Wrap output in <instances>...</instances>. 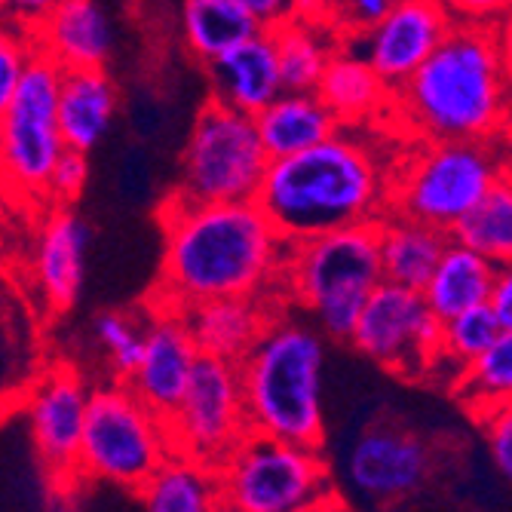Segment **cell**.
Listing matches in <instances>:
<instances>
[{
  "label": "cell",
  "mask_w": 512,
  "mask_h": 512,
  "mask_svg": "<svg viewBox=\"0 0 512 512\" xmlns=\"http://www.w3.org/2000/svg\"><path fill=\"white\" fill-rule=\"evenodd\" d=\"M488 304L497 313L503 329H512V264H500L497 267Z\"/></svg>",
  "instance_id": "39"
},
{
  "label": "cell",
  "mask_w": 512,
  "mask_h": 512,
  "mask_svg": "<svg viewBox=\"0 0 512 512\" xmlns=\"http://www.w3.org/2000/svg\"><path fill=\"white\" fill-rule=\"evenodd\" d=\"M454 22L445 0H399L365 31L341 37V46L362 56L390 89H396L436 50Z\"/></svg>",
  "instance_id": "15"
},
{
  "label": "cell",
  "mask_w": 512,
  "mask_h": 512,
  "mask_svg": "<svg viewBox=\"0 0 512 512\" xmlns=\"http://www.w3.org/2000/svg\"><path fill=\"white\" fill-rule=\"evenodd\" d=\"M344 473L359 500L390 506L414 497L430 482L433 451L414 430L393 421H378L353 439Z\"/></svg>",
  "instance_id": "14"
},
{
  "label": "cell",
  "mask_w": 512,
  "mask_h": 512,
  "mask_svg": "<svg viewBox=\"0 0 512 512\" xmlns=\"http://www.w3.org/2000/svg\"><path fill=\"white\" fill-rule=\"evenodd\" d=\"M393 4H399V0H335L332 28L338 31V37L359 34L371 22H378Z\"/></svg>",
  "instance_id": "37"
},
{
  "label": "cell",
  "mask_w": 512,
  "mask_h": 512,
  "mask_svg": "<svg viewBox=\"0 0 512 512\" xmlns=\"http://www.w3.org/2000/svg\"><path fill=\"white\" fill-rule=\"evenodd\" d=\"M500 329L503 325L488 301L454 313L442 322V362H451L460 371L500 335Z\"/></svg>",
  "instance_id": "32"
},
{
  "label": "cell",
  "mask_w": 512,
  "mask_h": 512,
  "mask_svg": "<svg viewBox=\"0 0 512 512\" xmlns=\"http://www.w3.org/2000/svg\"><path fill=\"white\" fill-rule=\"evenodd\" d=\"M264 28L237 0H184L181 4V37L197 62H212L230 46L243 43Z\"/></svg>",
  "instance_id": "28"
},
{
  "label": "cell",
  "mask_w": 512,
  "mask_h": 512,
  "mask_svg": "<svg viewBox=\"0 0 512 512\" xmlns=\"http://www.w3.org/2000/svg\"><path fill=\"white\" fill-rule=\"evenodd\" d=\"M313 92L341 126H368L371 120H381L390 102V86L362 56L341 43L332 59L325 62Z\"/></svg>",
  "instance_id": "23"
},
{
  "label": "cell",
  "mask_w": 512,
  "mask_h": 512,
  "mask_svg": "<svg viewBox=\"0 0 512 512\" xmlns=\"http://www.w3.org/2000/svg\"><path fill=\"white\" fill-rule=\"evenodd\" d=\"M500 178L485 142H424L390 169L387 212L451 230Z\"/></svg>",
  "instance_id": "9"
},
{
  "label": "cell",
  "mask_w": 512,
  "mask_h": 512,
  "mask_svg": "<svg viewBox=\"0 0 512 512\" xmlns=\"http://www.w3.org/2000/svg\"><path fill=\"white\" fill-rule=\"evenodd\" d=\"M276 43V62L283 89H316L325 62L338 50V31L332 25H313L289 16L270 28Z\"/></svg>",
  "instance_id": "29"
},
{
  "label": "cell",
  "mask_w": 512,
  "mask_h": 512,
  "mask_svg": "<svg viewBox=\"0 0 512 512\" xmlns=\"http://www.w3.org/2000/svg\"><path fill=\"white\" fill-rule=\"evenodd\" d=\"M28 261V286L43 316H65L77 307L86 286L89 224L71 206H43Z\"/></svg>",
  "instance_id": "16"
},
{
  "label": "cell",
  "mask_w": 512,
  "mask_h": 512,
  "mask_svg": "<svg viewBox=\"0 0 512 512\" xmlns=\"http://www.w3.org/2000/svg\"><path fill=\"white\" fill-rule=\"evenodd\" d=\"M166 430L172 451L221 467L249 433L237 362L200 353L188 387L166 417Z\"/></svg>",
  "instance_id": "12"
},
{
  "label": "cell",
  "mask_w": 512,
  "mask_h": 512,
  "mask_svg": "<svg viewBox=\"0 0 512 512\" xmlns=\"http://www.w3.org/2000/svg\"><path fill=\"white\" fill-rule=\"evenodd\" d=\"M347 344L399 378H424L442 362V319L417 289L381 279L365 298Z\"/></svg>",
  "instance_id": "11"
},
{
  "label": "cell",
  "mask_w": 512,
  "mask_h": 512,
  "mask_svg": "<svg viewBox=\"0 0 512 512\" xmlns=\"http://www.w3.org/2000/svg\"><path fill=\"white\" fill-rule=\"evenodd\" d=\"M34 56V37L28 28L0 16V111L10 102L22 68Z\"/></svg>",
  "instance_id": "34"
},
{
  "label": "cell",
  "mask_w": 512,
  "mask_h": 512,
  "mask_svg": "<svg viewBox=\"0 0 512 512\" xmlns=\"http://www.w3.org/2000/svg\"><path fill=\"white\" fill-rule=\"evenodd\" d=\"M445 7L454 13V19L497 22L506 10H512V0H445Z\"/></svg>",
  "instance_id": "38"
},
{
  "label": "cell",
  "mask_w": 512,
  "mask_h": 512,
  "mask_svg": "<svg viewBox=\"0 0 512 512\" xmlns=\"http://www.w3.org/2000/svg\"><path fill=\"white\" fill-rule=\"evenodd\" d=\"M448 240V230L396 212H384L378 218V252L384 279L421 292L433 267L439 264Z\"/></svg>",
  "instance_id": "26"
},
{
  "label": "cell",
  "mask_w": 512,
  "mask_h": 512,
  "mask_svg": "<svg viewBox=\"0 0 512 512\" xmlns=\"http://www.w3.org/2000/svg\"><path fill=\"white\" fill-rule=\"evenodd\" d=\"M237 368L252 433L322 448L325 341L316 325L279 310Z\"/></svg>",
  "instance_id": "4"
},
{
  "label": "cell",
  "mask_w": 512,
  "mask_h": 512,
  "mask_svg": "<svg viewBox=\"0 0 512 512\" xmlns=\"http://www.w3.org/2000/svg\"><path fill=\"white\" fill-rule=\"evenodd\" d=\"M448 237L485 255L488 261L512 264V178H497L482 200L463 215Z\"/></svg>",
  "instance_id": "30"
},
{
  "label": "cell",
  "mask_w": 512,
  "mask_h": 512,
  "mask_svg": "<svg viewBox=\"0 0 512 512\" xmlns=\"http://www.w3.org/2000/svg\"><path fill=\"white\" fill-rule=\"evenodd\" d=\"M206 77L215 102L255 117L264 105H270L283 92V77H279L276 43L270 28H258L243 43L230 46L227 53L206 62Z\"/></svg>",
  "instance_id": "21"
},
{
  "label": "cell",
  "mask_w": 512,
  "mask_h": 512,
  "mask_svg": "<svg viewBox=\"0 0 512 512\" xmlns=\"http://www.w3.org/2000/svg\"><path fill=\"white\" fill-rule=\"evenodd\" d=\"M92 338L105 350L117 381H126L138 359H142V347H145V329H138L135 319L117 310H105L92 319Z\"/></svg>",
  "instance_id": "33"
},
{
  "label": "cell",
  "mask_w": 512,
  "mask_h": 512,
  "mask_svg": "<svg viewBox=\"0 0 512 512\" xmlns=\"http://www.w3.org/2000/svg\"><path fill=\"white\" fill-rule=\"evenodd\" d=\"M0 200H7V197H4V191H0ZM0 224H4V203H0Z\"/></svg>",
  "instance_id": "44"
},
{
  "label": "cell",
  "mask_w": 512,
  "mask_h": 512,
  "mask_svg": "<svg viewBox=\"0 0 512 512\" xmlns=\"http://www.w3.org/2000/svg\"><path fill=\"white\" fill-rule=\"evenodd\" d=\"M454 390L467 399L470 411L512 399V329H500L473 362L457 371Z\"/></svg>",
  "instance_id": "31"
},
{
  "label": "cell",
  "mask_w": 512,
  "mask_h": 512,
  "mask_svg": "<svg viewBox=\"0 0 512 512\" xmlns=\"http://www.w3.org/2000/svg\"><path fill=\"white\" fill-rule=\"evenodd\" d=\"M292 16L313 25H332L335 0H292Z\"/></svg>",
  "instance_id": "42"
},
{
  "label": "cell",
  "mask_w": 512,
  "mask_h": 512,
  "mask_svg": "<svg viewBox=\"0 0 512 512\" xmlns=\"http://www.w3.org/2000/svg\"><path fill=\"white\" fill-rule=\"evenodd\" d=\"M172 451L166 417L151 411L126 381L89 387L77 476L123 491L142 485Z\"/></svg>",
  "instance_id": "8"
},
{
  "label": "cell",
  "mask_w": 512,
  "mask_h": 512,
  "mask_svg": "<svg viewBox=\"0 0 512 512\" xmlns=\"http://www.w3.org/2000/svg\"><path fill=\"white\" fill-rule=\"evenodd\" d=\"M494 273H497L494 261H488L485 255H479L470 246L448 240L439 264L433 267L430 279L421 289V295H424L427 307L445 322L460 310L485 304L491 298Z\"/></svg>",
  "instance_id": "27"
},
{
  "label": "cell",
  "mask_w": 512,
  "mask_h": 512,
  "mask_svg": "<svg viewBox=\"0 0 512 512\" xmlns=\"http://www.w3.org/2000/svg\"><path fill=\"white\" fill-rule=\"evenodd\" d=\"M117 86L105 68H74L62 74L56 123L65 148L89 154L102 145L117 117Z\"/></svg>",
  "instance_id": "22"
},
{
  "label": "cell",
  "mask_w": 512,
  "mask_h": 512,
  "mask_svg": "<svg viewBox=\"0 0 512 512\" xmlns=\"http://www.w3.org/2000/svg\"><path fill=\"white\" fill-rule=\"evenodd\" d=\"M270 154L252 114L209 99L178 157L181 178L175 194L197 203H240L255 200Z\"/></svg>",
  "instance_id": "10"
},
{
  "label": "cell",
  "mask_w": 512,
  "mask_h": 512,
  "mask_svg": "<svg viewBox=\"0 0 512 512\" xmlns=\"http://www.w3.org/2000/svg\"><path fill=\"white\" fill-rule=\"evenodd\" d=\"M62 74L56 59L34 50L0 111V191L7 200L46 206L50 172L65 151L56 123Z\"/></svg>",
  "instance_id": "7"
},
{
  "label": "cell",
  "mask_w": 512,
  "mask_h": 512,
  "mask_svg": "<svg viewBox=\"0 0 512 512\" xmlns=\"http://www.w3.org/2000/svg\"><path fill=\"white\" fill-rule=\"evenodd\" d=\"M197 359L200 350L181 310L151 304V325L145 329L142 359H138L126 384L151 411L169 417L191 381Z\"/></svg>",
  "instance_id": "17"
},
{
  "label": "cell",
  "mask_w": 512,
  "mask_h": 512,
  "mask_svg": "<svg viewBox=\"0 0 512 512\" xmlns=\"http://www.w3.org/2000/svg\"><path fill=\"white\" fill-rule=\"evenodd\" d=\"M89 384L65 359H46L40 375L28 387L22 408L28 417V433L40 470L53 479L56 488L80 482L77 454L83 439Z\"/></svg>",
  "instance_id": "13"
},
{
  "label": "cell",
  "mask_w": 512,
  "mask_h": 512,
  "mask_svg": "<svg viewBox=\"0 0 512 512\" xmlns=\"http://www.w3.org/2000/svg\"><path fill=\"white\" fill-rule=\"evenodd\" d=\"M390 169L362 126H338L319 145L276 157L258 188V206L286 240L310 237L387 212Z\"/></svg>",
  "instance_id": "3"
},
{
  "label": "cell",
  "mask_w": 512,
  "mask_h": 512,
  "mask_svg": "<svg viewBox=\"0 0 512 512\" xmlns=\"http://www.w3.org/2000/svg\"><path fill=\"white\" fill-rule=\"evenodd\" d=\"M381 279L378 221H359L289 240L276 295L307 310L322 338L347 344L365 298Z\"/></svg>",
  "instance_id": "5"
},
{
  "label": "cell",
  "mask_w": 512,
  "mask_h": 512,
  "mask_svg": "<svg viewBox=\"0 0 512 512\" xmlns=\"http://www.w3.org/2000/svg\"><path fill=\"white\" fill-rule=\"evenodd\" d=\"M163 230L160 283L151 304L181 310L227 295H276L286 237L258 200L197 203L169 194L157 212Z\"/></svg>",
  "instance_id": "1"
},
{
  "label": "cell",
  "mask_w": 512,
  "mask_h": 512,
  "mask_svg": "<svg viewBox=\"0 0 512 512\" xmlns=\"http://www.w3.org/2000/svg\"><path fill=\"white\" fill-rule=\"evenodd\" d=\"M34 50L65 71L105 68L114 53V22L99 0H59L34 28Z\"/></svg>",
  "instance_id": "20"
},
{
  "label": "cell",
  "mask_w": 512,
  "mask_h": 512,
  "mask_svg": "<svg viewBox=\"0 0 512 512\" xmlns=\"http://www.w3.org/2000/svg\"><path fill=\"white\" fill-rule=\"evenodd\" d=\"M237 4L252 13L264 28H273L292 16V0H237Z\"/></svg>",
  "instance_id": "41"
},
{
  "label": "cell",
  "mask_w": 512,
  "mask_h": 512,
  "mask_svg": "<svg viewBox=\"0 0 512 512\" xmlns=\"http://www.w3.org/2000/svg\"><path fill=\"white\" fill-rule=\"evenodd\" d=\"M135 497L151 512H212L221 509L218 467L191 454L169 451L157 470L135 488Z\"/></svg>",
  "instance_id": "25"
},
{
  "label": "cell",
  "mask_w": 512,
  "mask_h": 512,
  "mask_svg": "<svg viewBox=\"0 0 512 512\" xmlns=\"http://www.w3.org/2000/svg\"><path fill=\"white\" fill-rule=\"evenodd\" d=\"M59 4V0H7V7H4V16L13 19L16 25L22 28H34L46 13H50L53 7Z\"/></svg>",
  "instance_id": "40"
},
{
  "label": "cell",
  "mask_w": 512,
  "mask_h": 512,
  "mask_svg": "<svg viewBox=\"0 0 512 512\" xmlns=\"http://www.w3.org/2000/svg\"><path fill=\"white\" fill-rule=\"evenodd\" d=\"M221 509L237 512H307L341 506L329 463L313 445L264 433H246L218 467Z\"/></svg>",
  "instance_id": "6"
},
{
  "label": "cell",
  "mask_w": 512,
  "mask_h": 512,
  "mask_svg": "<svg viewBox=\"0 0 512 512\" xmlns=\"http://www.w3.org/2000/svg\"><path fill=\"white\" fill-rule=\"evenodd\" d=\"M89 181V160L83 151L65 148L50 172V188H46V206H74Z\"/></svg>",
  "instance_id": "36"
},
{
  "label": "cell",
  "mask_w": 512,
  "mask_h": 512,
  "mask_svg": "<svg viewBox=\"0 0 512 512\" xmlns=\"http://www.w3.org/2000/svg\"><path fill=\"white\" fill-rule=\"evenodd\" d=\"M494 37H497V53H500V65H503L506 83L512 86V10H506L494 22Z\"/></svg>",
  "instance_id": "43"
},
{
  "label": "cell",
  "mask_w": 512,
  "mask_h": 512,
  "mask_svg": "<svg viewBox=\"0 0 512 512\" xmlns=\"http://www.w3.org/2000/svg\"><path fill=\"white\" fill-rule=\"evenodd\" d=\"M470 414L476 417L482 433H485L494 470L512 485V399L476 408Z\"/></svg>",
  "instance_id": "35"
},
{
  "label": "cell",
  "mask_w": 512,
  "mask_h": 512,
  "mask_svg": "<svg viewBox=\"0 0 512 512\" xmlns=\"http://www.w3.org/2000/svg\"><path fill=\"white\" fill-rule=\"evenodd\" d=\"M255 126L264 151L276 160L319 145L322 138L338 132L341 123L313 89H283L255 114Z\"/></svg>",
  "instance_id": "24"
},
{
  "label": "cell",
  "mask_w": 512,
  "mask_h": 512,
  "mask_svg": "<svg viewBox=\"0 0 512 512\" xmlns=\"http://www.w3.org/2000/svg\"><path fill=\"white\" fill-rule=\"evenodd\" d=\"M509 92L494 22L457 19L411 77L390 89L384 117L424 142H488L509 117Z\"/></svg>",
  "instance_id": "2"
},
{
  "label": "cell",
  "mask_w": 512,
  "mask_h": 512,
  "mask_svg": "<svg viewBox=\"0 0 512 512\" xmlns=\"http://www.w3.org/2000/svg\"><path fill=\"white\" fill-rule=\"evenodd\" d=\"M4 7H7V0H0V16H4Z\"/></svg>",
  "instance_id": "45"
},
{
  "label": "cell",
  "mask_w": 512,
  "mask_h": 512,
  "mask_svg": "<svg viewBox=\"0 0 512 512\" xmlns=\"http://www.w3.org/2000/svg\"><path fill=\"white\" fill-rule=\"evenodd\" d=\"M37 304L16 279L0 270V417L19 408L46 365Z\"/></svg>",
  "instance_id": "18"
},
{
  "label": "cell",
  "mask_w": 512,
  "mask_h": 512,
  "mask_svg": "<svg viewBox=\"0 0 512 512\" xmlns=\"http://www.w3.org/2000/svg\"><path fill=\"white\" fill-rule=\"evenodd\" d=\"M279 307L283 301L273 295H227L181 307V316L203 356L240 362L276 319Z\"/></svg>",
  "instance_id": "19"
}]
</instances>
